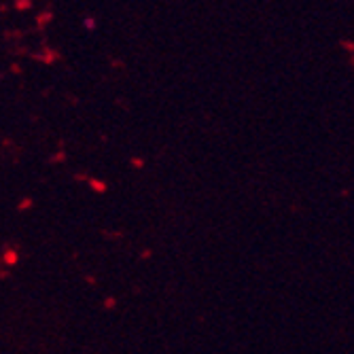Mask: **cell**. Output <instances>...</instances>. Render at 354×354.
Returning a JSON list of instances; mask_svg holds the SVG:
<instances>
[{
	"instance_id": "cell-1",
	"label": "cell",
	"mask_w": 354,
	"mask_h": 354,
	"mask_svg": "<svg viewBox=\"0 0 354 354\" xmlns=\"http://www.w3.org/2000/svg\"><path fill=\"white\" fill-rule=\"evenodd\" d=\"M83 26H85V28H89V30H93V28H95L93 19H85V21H83Z\"/></svg>"
}]
</instances>
